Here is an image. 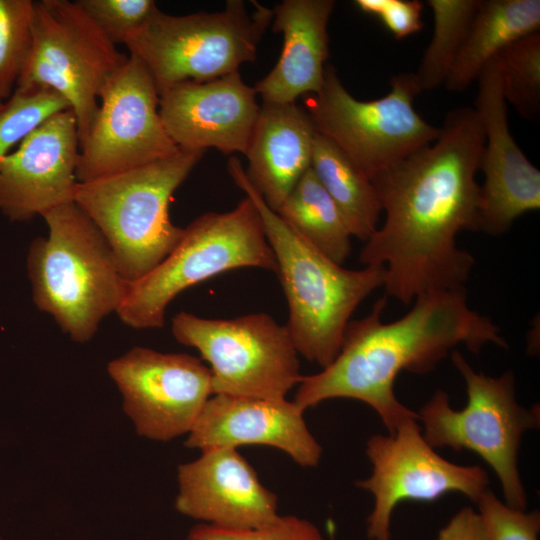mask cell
Wrapping results in <instances>:
<instances>
[{"label":"cell","instance_id":"1","mask_svg":"<svg viewBox=\"0 0 540 540\" xmlns=\"http://www.w3.org/2000/svg\"><path fill=\"white\" fill-rule=\"evenodd\" d=\"M483 146L475 109L454 108L434 142L371 180L385 220L359 260L385 267L387 296L410 304L427 293L465 287L475 259L456 238L477 231Z\"/></svg>","mask_w":540,"mask_h":540},{"label":"cell","instance_id":"2","mask_svg":"<svg viewBox=\"0 0 540 540\" xmlns=\"http://www.w3.org/2000/svg\"><path fill=\"white\" fill-rule=\"evenodd\" d=\"M387 297L348 323L331 364L302 376L294 399L302 410L333 398L355 399L374 409L393 435L407 420H419L394 393L401 371L428 373L458 345L473 353L488 344L508 347L499 327L469 307L465 287L421 295L405 315L384 323Z\"/></svg>","mask_w":540,"mask_h":540},{"label":"cell","instance_id":"3","mask_svg":"<svg viewBox=\"0 0 540 540\" xmlns=\"http://www.w3.org/2000/svg\"><path fill=\"white\" fill-rule=\"evenodd\" d=\"M228 172L260 216L287 299L286 326L298 354L327 367L340 351L355 309L384 285L385 267L367 265L353 270L332 261L266 204L237 157H230Z\"/></svg>","mask_w":540,"mask_h":540},{"label":"cell","instance_id":"4","mask_svg":"<svg viewBox=\"0 0 540 540\" xmlns=\"http://www.w3.org/2000/svg\"><path fill=\"white\" fill-rule=\"evenodd\" d=\"M41 217L48 235L35 238L27 256L33 301L74 342L86 343L106 316L117 313L130 283L100 230L74 201Z\"/></svg>","mask_w":540,"mask_h":540},{"label":"cell","instance_id":"5","mask_svg":"<svg viewBox=\"0 0 540 540\" xmlns=\"http://www.w3.org/2000/svg\"><path fill=\"white\" fill-rule=\"evenodd\" d=\"M204 152L180 149L137 168L78 182L74 202L100 230L128 283L150 273L181 240L184 228L172 223L169 204Z\"/></svg>","mask_w":540,"mask_h":540},{"label":"cell","instance_id":"6","mask_svg":"<svg viewBox=\"0 0 540 540\" xmlns=\"http://www.w3.org/2000/svg\"><path fill=\"white\" fill-rule=\"evenodd\" d=\"M276 273L277 263L256 207L245 196L227 212H207L184 228L170 254L142 279L130 284L117 311L134 329L160 328L171 301L185 289L240 268Z\"/></svg>","mask_w":540,"mask_h":540},{"label":"cell","instance_id":"7","mask_svg":"<svg viewBox=\"0 0 540 540\" xmlns=\"http://www.w3.org/2000/svg\"><path fill=\"white\" fill-rule=\"evenodd\" d=\"M273 10L229 0L218 12L169 15L160 9L124 44L145 66L158 94L186 82H205L237 72L256 60Z\"/></svg>","mask_w":540,"mask_h":540},{"label":"cell","instance_id":"8","mask_svg":"<svg viewBox=\"0 0 540 540\" xmlns=\"http://www.w3.org/2000/svg\"><path fill=\"white\" fill-rule=\"evenodd\" d=\"M451 360L466 384L467 404L455 410L448 394L437 390L418 413L424 439L433 448L475 452L497 475L505 503L526 509L518 455L523 434L539 426V407L518 404L512 372L486 376L476 372L457 350L452 351Z\"/></svg>","mask_w":540,"mask_h":540},{"label":"cell","instance_id":"9","mask_svg":"<svg viewBox=\"0 0 540 540\" xmlns=\"http://www.w3.org/2000/svg\"><path fill=\"white\" fill-rule=\"evenodd\" d=\"M422 92L414 73L394 75L389 92L359 100L327 65L321 89L305 96V110L316 130L331 140L370 180L385 169L431 144L437 128L414 108Z\"/></svg>","mask_w":540,"mask_h":540},{"label":"cell","instance_id":"10","mask_svg":"<svg viewBox=\"0 0 540 540\" xmlns=\"http://www.w3.org/2000/svg\"><path fill=\"white\" fill-rule=\"evenodd\" d=\"M129 56L121 53L77 1H34L31 47L16 87H46L70 105L80 143L99 97Z\"/></svg>","mask_w":540,"mask_h":540},{"label":"cell","instance_id":"11","mask_svg":"<svg viewBox=\"0 0 540 540\" xmlns=\"http://www.w3.org/2000/svg\"><path fill=\"white\" fill-rule=\"evenodd\" d=\"M171 330L210 365L213 395L282 399L303 376L286 324L268 314L210 319L182 311Z\"/></svg>","mask_w":540,"mask_h":540},{"label":"cell","instance_id":"12","mask_svg":"<svg viewBox=\"0 0 540 540\" xmlns=\"http://www.w3.org/2000/svg\"><path fill=\"white\" fill-rule=\"evenodd\" d=\"M98 112L80 143L76 177L87 182L176 154L159 113V94L135 56L101 91Z\"/></svg>","mask_w":540,"mask_h":540},{"label":"cell","instance_id":"13","mask_svg":"<svg viewBox=\"0 0 540 540\" xmlns=\"http://www.w3.org/2000/svg\"><path fill=\"white\" fill-rule=\"evenodd\" d=\"M365 452L372 474L356 485L374 498L367 518L370 540H390L392 515L402 501L431 502L446 493L459 492L476 502L489 489L482 467L442 458L424 439L418 419L407 420L393 435H372Z\"/></svg>","mask_w":540,"mask_h":540},{"label":"cell","instance_id":"14","mask_svg":"<svg viewBox=\"0 0 540 540\" xmlns=\"http://www.w3.org/2000/svg\"><path fill=\"white\" fill-rule=\"evenodd\" d=\"M107 371L136 433L155 441L188 434L213 395L209 367L189 354L133 347Z\"/></svg>","mask_w":540,"mask_h":540},{"label":"cell","instance_id":"15","mask_svg":"<svg viewBox=\"0 0 540 540\" xmlns=\"http://www.w3.org/2000/svg\"><path fill=\"white\" fill-rule=\"evenodd\" d=\"M477 81L474 109L484 131L479 165L484 182L480 185L477 231L498 236L518 217L540 208V171L509 130L497 57L486 64Z\"/></svg>","mask_w":540,"mask_h":540},{"label":"cell","instance_id":"16","mask_svg":"<svg viewBox=\"0 0 540 540\" xmlns=\"http://www.w3.org/2000/svg\"><path fill=\"white\" fill-rule=\"evenodd\" d=\"M80 140L71 109L50 116L0 161V212L29 221L74 201Z\"/></svg>","mask_w":540,"mask_h":540},{"label":"cell","instance_id":"17","mask_svg":"<svg viewBox=\"0 0 540 540\" xmlns=\"http://www.w3.org/2000/svg\"><path fill=\"white\" fill-rule=\"evenodd\" d=\"M256 96L237 71L170 87L159 95V113L181 150L245 154L260 109Z\"/></svg>","mask_w":540,"mask_h":540},{"label":"cell","instance_id":"18","mask_svg":"<svg viewBox=\"0 0 540 540\" xmlns=\"http://www.w3.org/2000/svg\"><path fill=\"white\" fill-rule=\"evenodd\" d=\"M175 509L223 529L267 525L278 516V498L234 448H211L177 469Z\"/></svg>","mask_w":540,"mask_h":540},{"label":"cell","instance_id":"19","mask_svg":"<svg viewBox=\"0 0 540 540\" xmlns=\"http://www.w3.org/2000/svg\"><path fill=\"white\" fill-rule=\"evenodd\" d=\"M294 401L212 395L196 420L185 446L190 449L266 445L286 453L303 467L320 462L322 447L308 429Z\"/></svg>","mask_w":540,"mask_h":540},{"label":"cell","instance_id":"20","mask_svg":"<svg viewBox=\"0 0 540 540\" xmlns=\"http://www.w3.org/2000/svg\"><path fill=\"white\" fill-rule=\"evenodd\" d=\"M333 0H284L273 9V31L283 35L281 55L254 89L263 103H295L317 93L329 55L328 22Z\"/></svg>","mask_w":540,"mask_h":540},{"label":"cell","instance_id":"21","mask_svg":"<svg viewBox=\"0 0 540 540\" xmlns=\"http://www.w3.org/2000/svg\"><path fill=\"white\" fill-rule=\"evenodd\" d=\"M316 133L310 116L296 103L260 106L245 152L246 174L272 210L311 167Z\"/></svg>","mask_w":540,"mask_h":540},{"label":"cell","instance_id":"22","mask_svg":"<svg viewBox=\"0 0 540 540\" xmlns=\"http://www.w3.org/2000/svg\"><path fill=\"white\" fill-rule=\"evenodd\" d=\"M539 29V0H481L444 84L446 89L464 91L504 47Z\"/></svg>","mask_w":540,"mask_h":540},{"label":"cell","instance_id":"23","mask_svg":"<svg viewBox=\"0 0 540 540\" xmlns=\"http://www.w3.org/2000/svg\"><path fill=\"white\" fill-rule=\"evenodd\" d=\"M311 168L340 210L352 237L367 241L378 228L381 204L372 181L328 138L316 133Z\"/></svg>","mask_w":540,"mask_h":540},{"label":"cell","instance_id":"24","mask_svg":"<svg viewBox=\"0 0 540 540\" xmlns=\"http://www.w3.org/2000/svg\"><path fill=\"white\" fill-rule=\"evenodd\" d=\"M275 212L332 261L343 265L350 255L352 235L349 228L311 167Z\"/></svg>","mask_w":540,"mask_h":540},{"label":"cell","instance_id":"25","mask_svg":"<svg viewBox=\"0 0 540 540\" xmlns=\"http://www.w3.org/2000/svg\"><path fill=\"white\" fill-rule=\"evenodd\" d=\"M481 0H428L434 17L431 41L414 73L422 91L444 85Z\"/></svg>","mask_w":540,"mask_h":540},{"label":"cell","instance_id":"26","mask_svg":"<svg viewBox=\"0 0 540 540\" xmlns=\"http://www.w3.org/2000/svg\"><path fill=\"white\" fill-rule=\"evenodd\" d=\"M501 84L506 102L531 121L540 116V32L527 34L498 54Z\"/></svg>","mask_w":540,"mask_h":540},{"label":"cell","instance_id":"27","mask_svg":"<svg viewBox=\"0 0 540 540\" xmlns=\"http://www.w3.org/2000/svg\"><path fill=\"white\" fill-rule=\"evenodd\" d=\"M71 109L46 87H16L0 107V161L50 116Z\"/></svg>","mask_w":540,"mask_h":540},{"label":"cell","instance_id":"28","mask_svg":"<svg viewBox=\"0 0 540 540\" xmlns=\"http://www.w3.org/2000/svg\"><path fill=\"white\" fill-rule=\"evenodd\" d=\"M33 0H0V101L14 92L32 38Z\"/></svg>","mask_w":540,"mask_h":540},{"label":"cell","instance_id":"29","mask_svg":"<svg viewBox=\"0 0 540 540\" xmlns=\"http://www.w3.org/2000/svg\"><path fill=\"white\" fill-rule=\"evenodd\" d=\"M78 4L114 44H125L159 10L153 0H79Z\"/></svg>","mask_w":540,"mask_h":540},{"label":"cell","instance_id":"30","mask_svg":"<svg viewBox=\"0 0 540 540\" xmlns=\"http://www.w3.org/2000/svg\"><path fill=\"white\" fill-rule=\"evenodd\" d=\"M475 503L488 540H538V511L511 507L489 489Z\"/></svg>","mask_w":540,"mask_h":540},{"label":"cell","instance_id":"31","mask_svg":"<svg viewBox=\"0 0 540 540\" xmlns=\"http://www.w3.org/2000/svg\"><path fill=\"white\" fill-rule=\"evenodd\" d=\"M186 540H325L316 525L294 515H279L273 522L250 529H223L199 523Z\"/></svg>","mask_w":540,"mask_h":540},{"label":"cell","instance_id":"32","mask_svg":"<svg viewBox=\"0 0 540 540\" xmlns=\"http://www.w3.org/2000/svg\"><path fill=\"white\" fill-rule=\"evenodd\" d=\"M362 12L378 17L396 39H403L422 29L423 4L418 0H356Z\"/></svg>","mask_w":540,"mask_h":540},{"label":"cell","instance_id":"33","mask_svg":"<svg viewBox=\"0 0 540 540\" xmlns=\"http://www.w3.org/2000/svg\"><path fill=\"white\" fill-rule=\"evenodd\" d=\"M436 540H488V538L478 512L471 507H464L440 530Z\"/></svg>","mask_w":540,"mask_h":540},{"label":"cell","instance_id":"34","mask_svg":"<svg viewBox=\"0 0 540 540\" xmlns=\"http://www.w3.org/2000/svg\"><path fill=\"white\" fill-rule=\"evenodd\" d=\"M2 103H3V102L0 101V107H1Z\"/></svg>","mask_w":540,"mask_h":540}]
</instances>
